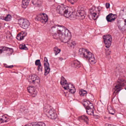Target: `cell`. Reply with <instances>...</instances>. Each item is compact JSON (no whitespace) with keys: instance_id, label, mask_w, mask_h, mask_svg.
<instances>
[{"instance_id":"obj_1","label":"cell","mask_w":126,"mask_h":126,"mask_svg":"<svg viewBox=\"0 0 126 126\" xmlns=\"http://www.w3.org/2000/svg\"><path fill=\"white\" fill-rule=\"evenodd\" d=\"M50 33L54 38L59 39L64 43L68 42L71 38L70 32L64 26H55L50 30Z\"/></svg>"},{"instance_id":"obj_2","label":"cell","mask_w":126,"mask_h":126,"mask_svg":"<svg viewBox=\"0 0 126 126\" xmlns=\"http://www.w3.org/2000/svg\"><path fill=\"white\" fill-rule=\"evenodd\" d=\"M58 13L64 16L71 19L77 18L76 12L74 9L71 7L64 5L59 6L57 9Z\"/></svg>"},{"instance_id":"obj_3","label":"cell","mask_w":126,"mask_h":126,"mask_svg":"<svg viewBox=\"0 0 126 126\" xmlns=\"http://www.w3.org/2000/svg\"><path fill=\"white\" fill-rule=\"evenodd\" d=\"M117 25L119 29L122 32L126 30V7L122 9L118 18Z\"/></svg>"},{"instance_id":"obj_4","label":"cell","mask_w":126,"mask_h":126,"mask_svg":"<svg viewBox=\"0 0 126 126\" xmlns=\"http://www.w3.org/2000/svg\"><path fill=\"white\" fill-rule=\"evenodd\" d=\"M79 53L80 55L87 59L91 64H95L96 60L94 55L88 50L85 48H81L79 50Z\"/></svg>"},{"instance_id":"obj_5","label":"cell","mask_w":126,"mask_h":126,"mask_svg":"<svg viewBox=\"0 0 126 126\" xmlns=\"http://www.w3.org/2000/svg\"><path fill=\"white\" fill-rule=\"evenodd\" d=\"M44 113L49 118L51 119H56L57 117V114L56 110L50 105L45 104L43 107Z\"/></svg>"},{"instance_id":"obj_6","label":"cell","mask_w":126,"mask_h":126,"mask_svg":"<svg viewBox=\"0 0 126 126\" xmlns=\"http://www.w3.org/2000/svg\"><path fill=\"white\" fill-rule=\"evenodd\" d=\"M27 79L29 83L33 85V86L37 87H39L40 79L38 76L35 74H31L27 77Z\"/></svg>"},{"instance_id":"obj_7","label":"cell","mask_w":126,"mask_h":126,"mask_svg":"<svg viewBox=\"0 0 126 126\" xmlns=\"http://www.w3.org/2000/svg\"><path fill=\"white\" fill-rule=\"evenodd\" d=\"M100 11L99 7L93 6L89 11V16L90 19L96 20L99 16Z\"/></svg>"},{"instance_id":"obj_8","label":"cell","mask_w":126,"mask_h":126,"mask_svg":"<svg viewBox=\"0 0 126 126\" xmlns=\"http://www.w3.org/2000/svg\"><path fill=\"white\" fill-rule=\"evenodd\" d=\"M82 104L86 109L87 113L89 115H93L94 113V107L90 102L87 99H84L82 101Z\"/></svg>"},{"instance_id":"obj_9","label":"cell","mask_w":126,"mask_h":126,"mask_svg":"<svg viewBox=\"0 0 126 126\" xmlns=\"http://www.w3.org/2000/svg\"><path fill=\"white\" fill-rule=\"evenodd\" d=\"M14 52V50L12 48L7 47L1 46L0 48V54L1 55L3 54L6 56H11Z\"/></svg>"},{"instance_id":"obj_10","label":"cell","mask_w":126,"mask_h":126,"mask_svg":"<svg viewBox=\"0 0 126 126\" xmlns=\"http://www.w3.org/2000/svg\"><path fill=\"white\" fill-rule=\"evenodd\" d=\"M103 39L105 47L107 48H110L112 43V36L110 34H106L103 36Z\"/></svg>"},{"instance_id":"obj_11","label":"cell","mask_w":126,"mask_h":126,"mask_svg":"<svg viewBox=\"0 0 126 126\" xmlns=\"http://www.w3.org/2000/svg\"><path fill=\"white\" fill-rule=\"evenodd\" d=\"M35 19L43 24H45L48 20V17L46 14L41 13L37 16Z\"/></svg>"},{"instance_id":"obj_12","label":"cell","mask_w":126,"mask_h":126,"mask_svg":"<svg viewBox=\"0 0 126 126\" xmlns=\"http://www.w3.org/2000/svg\"><path fill=\"white\" fill-rule=\"evenodd\" d=\"M77 18L79 19H83L86 16V13L84 9L82 7H79L76 12Z\"/></svg>"},{"instance_id":"obj_13","label":"cell","mask_w":126,"mask_h":126,"mask_svg":"<svg viewBox=\"0 0 126 126\" xmlns=\"http://www.w3.org/2000/svg\"><path fill=\"white\" fill-rule=\"evenodd\" d=\"M18 24L21 28L24 29L28 28L30 25L29 21L26 19L24 18L20 19L18 20Z\"/></svg>"},{"instance_id":"obj_14","label":"cell","mask_w":126,"mask_h":126,"mask_svg":"<svg viewBox=\"0 0 126 126\" xmlns=\"http://www.w3.org/2000/svg\"><path fill=\"white\" fill-rule=\"evenodd\" d=\"M28 92L30 94V95L32 97H35L37 94V91L36 87L34 86H29L27 88Z\"/></svg>"},{"instance_id":"obj_15","label":"cell","mask_w":126,"mask_h":126,"mask_svg":"<svg viewBox=\"0 0 126 126\" xmlns=\"http://www.w3.org/2000/svg\"><path fill=\"white\" fill-rule=\"evenodd\" d=\"M44 65L45 67V75L46 76L49 73L50 71V65L46 57L44 58Z\"/></svg>"},{"instance_id":"obj_16","label":"cell","mask_w":126,"mask_h":126,"mask_svg":"<svg viewBox=\"0 0 126 126\" xmlns=\"http://www.w3.org/2000/svg\"><path fill=\"white\" fill-rule=\"evenodd\" d=\"M60 84L64 89L67 90H68V83L64 77L62 76L61 77Z\"/></svg>"},{"instance_id":"obj_17","label":"cell","mask_w":126,"mask_h":126,"mask_svg":"<svg viewBox=\"0 0 126 126\" xmlns=\"http://www.w3.org/2000/svg\"><path fill=\"white\" fill-rule=\"evenodd\" d=\"M11 119V117L6 114H4L0 117V122L1 124L6 123L9 121Z\"/></svg>"},{"instance_id":"obj_18","label":"cell","mask_w":126,"mask_h":126,"mask_svg":"<svg viewBox=\"0 0 126 126\" xmlns=\"http://www.w3.org/2000/svg\"><path fill=\"white\" fill-rule=\"evenodd\" d=\"M116 18H117V15H116L110 14L107 16L106 17V19L108 22H112L114 21Z\"/></svg>"},{"instance_id":"obj_19","label":"cell","mask_w":126,"mask_h":126,"mask_svg":"<svg viewBox=\"0 0 126 126\" xmlns=\"http://www.w3.org/2000/svg\"><path fill=\"white\" fill-rule=\"evenodd\" d=\"M25 126H46L44 122H33L32 123H29L28 124L25 125Z\"/></svg>"},{"instance_id":"obj_20","label":"cell","mask_w":126,"mask_h":126,"mask_svg":"<svg viewBox=\"0 0 126 126\" xmlns=\"http://www.w3.org/2000/svg\"><path fill=\"white\" fill-rule=\"evenodd\" d=\"M27 34V33L26 32H22L17 34L16 36V39L19 41H21L24 39Z\"/></svg>"},{"instance_id":"obj_21","label":"cell","mask_w":126,"mask_h":126,"mask_svg":"<svg viewBox=\"0 0 126 126\" xmlns=\"http://www.w3.org/2000/svg\"><path fill=\"white\" fill-rule=\"evenodd\" d=\"M68 90L69 93L74 94L76 92V89L74 85L71 83H68Z\"/></svg>"},{"instance_id":"obj_22","label":"cell","mask_w":126,"mask_h":126,"mask_svg":"<svg viewBox=\"0 0 126 126\" xmlns=\"http://www.w3.org/2000/svg\"><path fill=\"white\" fill-rule=\"evenodd\" d=\"M79 120H81V121H83L86 124H88L89 119H88V118L86 116L82 115L81 116H79Z\"/></svg>"},{"instance_id":"obj_23","label":"cell","mask_w":126,"mask_h":126,"mask_svg":"<svg viewBox=\"0 0 126 126\" xmlns=\"http://www.w3.org/2000/svg\"><path fill=\"white\" fill-rule=\"evenodd\" d=\"M35 65L37 66V69L38 71H42V66L41 62L39 60H37L35 62Z\"/></svg>"},{"instance_id":"obj_24","label":"cell","mask_w":126,"mask_h":126,"mask_svg":"<svg viewBox=\"0 0 126 126\" xmlns=\"http://www.w3.org/2000/svg\"><path fill=\"white\" fill-rule=\"evenodd\" d=\"M30 0H23L22 2V6L23 8H26L28 5Z\"/></svg>"},{"instance_id":"obj_25","label":"cell","mask_w":126,"mask_h":126,"mask_svg":"<svg viewBox=\"0 0 126 126\" xmlns=\"http://www.w3.org/2000/svg\"><path fill=\"white\" fill-rule=\"evenodd\" d=\"M87 94V92L86 91L83 90V89H81L79 90V94L81 96H84L86 95Z\"/></svg>"},{"instance_id":"obj_26","label":"cell","mask_w":126,"mask_h":126,"mask_svg":"<svg viewBox=\"0 0 126 126\" xmlns=\"http://www.w3.org/2000/svg\"><path fill=\"white\" fill-rule=\"evenodd\" d=\"M53 51L54 52L55 55L56 56L58 55L59 53H60V51H61V50L59 48H58L57 47H55L54 48H53Z\"/></svg>"},{"instance_id":"obj_27","label":"cell","mask_w":126,"mask_h":126,"mask_svg":"<svg viewBox=\"0 0 126 126\" xmlns=\"http://www.w3.org/2000/svg\"><path fill=\"white\" fill-rule=\"evenodd\" d=\"M19 48L20 49L22 50H28V47H26V45L24 44H21V45H20Z\"/></svg>"},{"instance_id":"obj_28","label":"cell","mask_w":126,"mask_h":126,"mask_svg":"<svg viewBox=\"0 0 126 126\" xmlns=\"http://www.w3.org/2000/svg\"><path fill=\"white\" fill-rule=\"evenodd\" d=\"M3 19H4V20H5L6 22H9V21H11L12 20V16L10 15H7L6 17H3Z\"/></svg>"},{"instance_id":"obj_29","label":"cell","mask_w":126,"mask_h":126,"mask_svg":"<svg viewBox=\"0 0 126 126\" xmlns=\"http://www.w3.org/2000/svg\"><path fill=\"white\" fill-rule=\"evenodd\" d=\"M108 110H109V112L111 114H114L115 113V111L113 110V109H112V107L110 106H109L108 107Z\"/></svg>"},{"instance_id":"obj_30","label":"cell","mask_w":126,"mask_h":126,"mask_svg":"<svg viewBox=\"0 0 126 126\" xmlns=\"http://www.w3.org/2000/svg\"><path fill=\"white\" fill-rule=\"evenodd\" d=\"M67 0L72 4H74L77 1V0Z\"/></svg>"},{"instance_id":"obj_31","label":"cell","mask_w":126,"mask_h":126,"mask_svg":"<svg viewBox=\"0 0 126 126\" xmlns=\"http://www.w3.org/2000/svg\"><path fill=\"white\" fill-rule=\"evenodd\" d=\"M106 6L107 9L109 8L110 7V4L109 3H106Z\"/></svg>"},{"instance_id":"obj_32","label":"cell","mask_w":126,"mask_h":126,"mask_svg":"<svg viewBox=\"0 0 126 126\" xmlns=\"http://www.w3.org/2000/svg\"><path fill=\"white\" fill-rule=\"evenodd\" d=\"M125 90H126V87L125 88Z\"/></svg>"}]
</instances>
